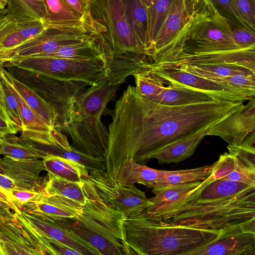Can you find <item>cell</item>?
<instances>
[{"label": "cell", "mask_w": 255, "mask_h": 255, "mask_svg": "<svg viewBox=\"0 0 255 255\" xmlns=\"http://www.w3.org/2000/svg\"><path fill=\"white\" fill-rule=\"evenodd\" d=\"M9 72L49 103L57 119L55 128L61 129L71 120L74 103L77 96L88 86L81 81H63L33 74L13 66Z\"/></svg>", "instance_id": "obj_6"}, {"label": "cell", "mask_w": 255, "mask_h": 255, "mask_svg": "<svg viewBox=\"0 0 255 255\" xmlns=\"http://www.w3.org/2000/svg\"><path fill=\"white\" fill-rule=\"evenodd\" d=\"M82 177V187L94 194L105 204L129 217L152 205L145 193L134 185L118 184L104 170H94Z\"/></svg>", "instance_id": "obj_7"}, {"label": "cell", "mask_w": 255, "mask_h": 255, "mask_svg": "<svg viewBox=\"0 0 255 255\" xmlns=\"http://www.w3.org/2000/svg\"><path fill=\"white\" fill-rule=\"evenodd\" d=\"M207 131V135L218 136L228 143L238 145L255 132V99Z\"/></svg>", "instance_id": "obj_13"}, {"label": "cell", "mask_w": 255, "mask_h": 255, "mask_svg": "<svg viewBox=\"0 0 255 255\" xmlns=\"http://www.w3.org/2000/svg\"><path fill=\"white\" fill-rule=\"evenodd\" d=\"M0 103H1V91H0Z\"/></svg>", "instance_id": "obj_53"}, {"label": "cell", "mask_w": 255, "mask_h": 255, "mask_svg": "<svg viewBox=\"0 0 255 255\" xmlns=\"http://www.w3.org/2000/svg\"><path fill=\"white\" fill-rule=\"evenodd\" d=\"M0 199L8 204L13 209L12 202L13 200L12 195L10 192L0 187Z\"/></svg>", "instance_id": "obj_48"}, {"label": "cell", "mask_w": 255, "mask_h": 255, "mask_svg": "<svg viewBox=\"0 0 255 255\" xmlns=\"http://www.w3.org/2000/svg\"><path fill=\"white\" fill-rule=\"evenodd\" d=\"M83 208V206L68 198L48 194L44 191L38 201L24 204L14 209H17L44 221L55 223L78 218L82 213Z\"/></svg>", "instance_id": "obj_14"}, {"label": "cell", "mask_w": 255, "mask_h": 255, "mask_svg": "<svg viewBox=\"0 0 255 255\" xmlns=\"http://www.w3.org/2000/svg\"><path fill=\"white\" fill-rule=\"evenodd\" d=\"M205 130L172 142L157 150L149 157L160 164L178 163L191 157L198 145L207 135Z\"/></svg>", "instance_id": "obj_24"}, {"label": "cell", "mask_w": 255, "mask_h": 255, "mask_svg": "<svg viewBox=\"0 0 255 255\" xmlns=\"http://www.w3.org/2000/svg\"><path fill=\"white\" fill-rule=\"evenodd\" d=\"M80 16L88 32H93V19L91 13V0H65Z\"/></svg>", "instance_id": "obj_40"}, {"label": "cell", "mask_w": 255, "mask_h": 255, "mask_svg": "<svg viewBox=\"0 0 255 255\" xmlns=\"http://www.w3.org/2000/svg\"><path fill=\"white\" fill-rule=\"evenodd\" d=\"M133 76L135 88L147 99L158 95L165 88L166 81L147 65L137 70Z\"/></svg>", "instance_id": "obj_34"}, {"label": "cell", "mask_w": 255, "mask_h": 255, "mask_svg": "<svg viewBox=\"0 0 255 255\" xmlns=\"http://www.w3.org/2000/svg\"><path fill=\"white\" fill-rule=\"evenodd\" d=\"M11 210L0 208V255H39Z\"/></svg>", "instance_id": "obj_16"}, {"label": "cell", "mask_w": 255, "mask_h": 255, "mask_svg": "<svg viewBox=\"0 0 255 255\" xmlns=\"http://www.w3.org/2000/svg\"><path fill=\"white\" fill-rule=\"evenodd\" d=\"M202 181L161 185L152 189L154 197L150 198L152 205L146 209L147 212L153 216L160 215L171 209L179 202L197 190Z\"/></svg>", "instance_id": "obj_21"}, {"label": "cell", "mask_w": 255, "mask_h": 255, "mask_svg": "<svg viewBox=\"0 0 255 255\" xmlns=\"http://www.w3.org/2000/svg\"><path fill=\"white\" fill-rule=\"evenodd\" d=\"M7 5L6 1L5 0H0V5L3 8H5Z\"/></svg>", "instance_id": "obj_51"}, {"label": "cell", "mask_w": 255, "mask_h": 255, "mask_svg": "<svg viewBox=\"0 0 255 255\" xmlns=\"http://www.w3.org/2000/svg\"><path fill=\"white\" fill-rule=\"evenodd\" d=\"M43 0L47 11V27L87 30L80 16L65 0Z\"/></svg>", "instance_id": "obj_26"}, {"label": "cell", "mask_w": 255, "mask_h": 255, "mask_svg": "<svg viewBox=\"0 0 255 255\" xmlns=\"http://www.w3.org/2000/svg\"><path fill=\"white\" fill-rule=\"evenodd\" d=\"M0 88L1 104L13 122L17 130L21 133L23 130V123L16 98L9 85L0 75Z\"/></svg>", "instance_id": "obj_36"}, {"label": "cell", "mask_w": 255, "mask_h": 255, "mask_svg": "<svg viewBox=\"0 0 255 255\" xmlns=\"http://www.w3.org/2000/svg\"><path fill=\"white\" fill-rule=\"evenodd\" d=\"M241 101L218 99L186 106L156 103L128 85L116 102L109 126V140L104 160L111 178L131 158L142 164L162 147L208 130L244 106Z\"/></svg>", "instance_id": "obj_1"}, {"label": "cell", "mask_w": 255, "mask_h": 255, "mask_svg": "<svg viewBox=\"0 0 255 255\" xmlns=\"http://www.w3.org/2000/svg\"><path fill=\"white\" fill-rule=\"evenodd\" d=\"M0 187L8 191L18 189L11 179L0 172Z\"/></svg>", "instance_id": "obj_47"}, {"label": "cell", "mask_w": 255, "mask_h": 255, "mask_svg": "<svg viewBox=\"0 0 255 255\" xmlns=\"http://www.w3.org/2000/svg\"><path fill=\"white\" fill-rule=\"evenodd\" d=\"M213 166V164L189 169L161 170L160 176L156 180L153 188L161 185H174L204 180L211 174Z\"/></svg>", "instance_id": "obj_33"}, {"label": "cell", "mask_w": 255, "mask_h": 255, "mask_svg": "<svg viewBox=\"0 0 255 255\" xmlns=\"http://www.w3.org/2000/svg\"><path fill=\"white\" fill-rule=\"evenodd\" d=\"M0 155L17 160L42 159L44 157L29 140L16 134L0 138Z\"/></svg>", "instance_id": "obj_29"}, {"label": "cell", "mask_w": 255, "mask_h": 255, "mask_svg": "<svg viewBox=\"0 0 255 255\" xmlns=\"http://www.w3.org/2000/svg\"><path fill=\"white\" fill-rule=\"evenodd\" d=\"M47 27L45 23L41 20H33L18 24L17 29L21 44L39 34Z\"/></svg>", "instance_id": "obj_43"}, {"label": "cell", "mask_w": 255, "mask_h": 255, "mask_svg": "<svg viewBox=\"0 0 255 255\" xmlns=\"http://www.w3.org/2000/svg\"><path fill=\"white\" fill-rule=\"evenodd\" d=\"M83 189L87 199L81 215L73 221L55 223L88 242L100 255H125L121 225L123 216L86 188Z\"/></svg>", "instance_id": "obj_4"}, {"label": "cell", "mask_w": 255, "mask_h": 255, "mask_svg": "<svg viewBox=\"0 0 255 255\" xmlns=\"http://www.w3.org/2000/svg\"><path fill=\"white\" fill-rule=\"evenodd\" d=\"M172 0H156L147 8L148 16L147 38L151 58L153 41L166 17Z\"/></svg>", "instance_id": "obj_35"}, {"label": "cell", "mask_w": 255, "mask_h": 255, "mask_svg": "<svg viewBox=\"0 0 255 255\" xmlns=\"http://www.w3.org/2000/svg\"><path fill=\"white\" fill-rule=\"evenodd\" d=\"M46 178L44 191L46 193L64 197L82 206L85 204L87 199L83 189L82 182H72L49 172Z\"/></svg>", "instance_id": "obj_32"}, {"label": "cell", "mask_w": 255, "mask_h": 255, "mask_svg": "<svg viewBox=\"0 0 255 255\" xmlns=\"http://www.w3.org/2000/svg\"><path fill=\"white\" fill-rule=\"evenodd\" d=\"M7 65L53 79L84 82L89 85H96L105 80L109 71L104 57L76 59L33 56Z\"/></svg>", "instance_id": "obj_5"}, {"label": "cell", "mask_w": 255, "mask_h": 255, "mask_svg": "<svg viewBox=\"0 0 255 255\" xmlns=\"http://www.w3.org/2000/svg\"><path fill=\"white\" fill-rule=\"evenodd\" d=\"M210 64H237L255 70V50L233 49L195 54L180 52L167 62L153 65Z\"/></svg>", "instance_id": "obj_18"}, {"label": "cell", "mask_w": 255, "mask_h": 255, "mask_svg": "<svg viewBox=\"0 0 255 255\" xmlns=\"http://www.w3.org/2000/svg\"><path fill=\"white\" fill-rule=\"evenodd\" d=\"M221 179L255 187V169L251 168L236 157V166L234 170Z\"/></svg>", "instance_id": "obj_39"}, {"label": "cell", "mask_w": 255, "mask_h": 255, "mask_svg": "<svg viewBox=\"0 0 255 255\" xmlns=\"http://www.w3.org/2000/svg\"><path fill=\"white\" fill-rule=\"evenodd\" d=\"M32 144L39 149L44 156L52 155L76 161L83 165L88 169L89 172L94 170L106 171L104 160L84 154L72 147L69 143L65 145L58 144L46 145L33 143Z\"/></svg>", "instance_id": "obj_28"}, {"label": "cell", "mask_w": 255, "mask_h": 255, "mask_svg": "<svg viewBox=\"0 0 255 255\" xmlns=\"http://www.w3.org/2000/svg\"><path fill=\"white\" fill-rule=\"evenodd\" d=\"M42 160L45 171L72 182L81 183L82 176L89 173L83 165L59 156L47 155Z\"/></svg>", "instance_id": "obj_31"}, {"label": "cell", "mask_w": 255, "mask_h": 255, "mask_svg": "<svg viewBox=\"0 0 255 255\" xmlns=\"http://www.w3.org/2000/svg\"><path fill=\"white\" fill-rule=\"evenodd\" d=\"M18 132L5 109L0 103V138L9 134Z\"/></svg>", "instance_id": "obj_45"}, {"label": "cell", "mask_w": 255, "mask_h": 255, "mask_svg": "<svg viewBox=\"0 0 255 255\" xmlns=\"http://www.w3.org/2000/svg\"><path fill=\"white\" fill-rule=\"evenodd\" d=\"M18 24L6 14H0V40L11 33Z\"/></svg>", "instance_id": "obj_46"}, {"label": "cell", "mask_w": 255, "mask_h": 255, "mask_svg": "<svg viewBox=\"0 0 255 255\" xmlns=\"http://www.w3.org/2000/svg\"><path fill=\"white\" fill-rule=\"evenodd\" d=\"M7 83L16 98L19 109L23 123L21 135L33 143L46 145L58 144V140L53 134L54 128L50 127L31 109L14 88Z\"/></svg>", "instance_id": "obj_20"}, {"label": "cell", "mask_w": 255, "mask_h": 255, "mask_svg": "<svg viewBox=\"0 0 255 255\" xmlns=\"http://www.w3.org/2000/svg\"><path fill=\"white\" fill-rule=\"evenodd\" d=\"M125 255H185L214 240L220 232L172 225L146 209L121 220Z\"/></svg>", "instance_id": "obj_2"}, {"label": "cell", "mask_w": 255, "mask_h": 255, "mask_svg": "<svg viewBox=\"0 0 255 255\" xmlns=\"http://www.w3.org/2000/svg\"><path fill=\"white\" fill-rule=\"evenodd\" d=\"M44 191V189L42 191L18 189L9 191L13 197L12 202L13 209L15 208L19 207L24 204L38 201L43 195Z\"/></svg>", "instance_id": "obj_42"}, {"label": "cell", "mask_w": 255, "mask_h": 255, "mask_svg": "<svg viewBox=\"0 0 255 255\" xmlns=\"http://www.w3.org/2000/svg\"><path fill=\"white\" fill-rule=\"evenodd\" d=\"M92 37L91 34L83 29L47 27L39 34L0 58V62L3 65L14 64L25 58L50 53L60 47Z\"/></svg>", "instance_id": "obj_9"}, {"label": "cell", "mask_w": 255, "mask_h": 255, "mask_svg": "<svg viewBox=\"0 0 255 255\" xmlns=\"http://www.w3.org/2000/svg\"><path fill=\"white\" fill-rule=\"evenodd\" d=\"M213 4L223 16L237 26L245 27L255 32L244 18L234 0H211Z\"/></svg>", "instance_id": "obj_37"}, {"label": "cell", "mask_w": 255, "mask_h": 255, "mask_svg": "<svg viewBox=\"0 0 255 255\" xmlns=\"http://www.w3.org/2000/svg\"><path fill=\"white\" fill-rule=\"evenodd\" d=\"M0 75L17 92L29 107L54 128L57 115L52 106L32 88L14 77L0 62Z\"/></svg>", "instance_id": "obj_22"}, {"label": "cell", "mask_w": 255, "mask_h": 255, "mask_svg": "<svg viewBox=\"0 0 255 255\" xmlns=\"http://www.w3.org/2000/svg\"><path fill=\"white\" fill-rule=\"evenodd\" d=\"M155 216L174 225L220 232L255 219V188L216 200L184 201Z\"/></svg>", "instance_id": "obj_3"}, {"label": "cell", "mask_w": 255, "mask_h": 255, "mask_svg": "<svg viewBox=\"0 0 255 255\" xmlns=\"http://www.w3.org/2000/svg\"><path fill=\"white\" fill-rule=\"evenodd\" d=\"M119 86L111 84L107 78L96 85L87 87L74 103L71 120L86 116L101 118Z\"/></svg>", "instance_id": "obj_17"}, {"label": "cell", "mask_w": 255, "mask_h": 255, "mask_svg": "<svg viewBox=\"0 0 255 255\" xmlns=\"http://www.w3.org/2000/svg\"><path fill=\"white\" fill-rule=\"evenodd\" d=\"M233 39L238 47L244 50H255V33L241 26L232 29Z\"/></svg>", "instance_id": "obj_41"}, {"label": "cell", "mask_w": 255, "mask_h": 255, "mask_svg": "<svg viewBox=\"0 0 255 255\" xmlns=\"http://www.w3.org/2000/svg\"><path fill=\"white\" fill-rule=\"evenodd\" d=\"M0 208H8L12 210V207L7 203L0 199Z\"/></svg>", "instance_id": "obj_50"}, {"label": "cell", "mask_w": 255, "mask_h": 255, "mask_svg": "<svg viewBox=\"0 0 255 255\" xmlns=\"http://www.w3.org/2000/svg\"><path fill=\"white\" fill-rule=\"evenodd\" d=\"M6 14L18 24L41 20L47 24V11L43 0H5Z\"/></svg>", "instance_id": "obj_27"}, {"label": "cell", "mask_w": 255, "mask_h": 255, "mask_svg": "<svg viewBox=\"0 0 255 255\" xmlns=\"http://www.w3.org/2000/svg\"><path fill=\"white\" fill-rule=\"evenodd\" d=\"M156 0H141V2L146 7V9L152 3H153Z\"/></svg>", "instance_id": "obj_49"}, {"label": "cell", "mask_w": 255, "mask_h": 255, "mask_svg": "<svg viewBox=\"0 0 255 255\" xmlns=\"http://www.w3.org/2000/svg\"><path fill=\"white\" fill-rule=\"evenodd\" d=\"M179 68L191 73L211 79L223 78L236 74H255V70L248 67L232 64L159 65Z\"/></svg>", "instance_id": "obj_30"}, {"label": "cell", "mask_w": 255, "mask_h": 255, "mask_svg": "<svg viewBox=\"0 0 255 255\" xmlns=\"http://www.w3.org/2000/svg\"><path fill=\"white\" fill-rule=\"evenodd\" d=\"M148 99L165 105L186 106L223 99L202 90L183 86L171 85L165 87L159 94Z\"/></svg>", "instance_id": "obj_23"}, {"label": "cell", "mask_w": 255, "mask_h": 255, "mask_svg": "<svg viewBox=\"0 0 255 255\" xmlns=\"http://www.w3.org/2000/svg\"><path fill=\"white\" fill-rule=\"evenodd\" d=\"M0 14H6V8H3L0 5Z\"/></svg>", "instance_id": "obj_52"}, {"label": "cell", "mask_w": 255, "mask_h": 255, "mask_svg": "<svg viewBox=\"0 0 255 255\" xmlns=\"http://www.w3.org/2000/svg\"><path fill=\"white\" fill-rule=\"evenodd\" d=\"M45 170L42 160H17L4 156L0 158V172L11 179L18 189L43 190L46 177L40 176Z\"/></svg>", "instance_id": "obj_15"}, {"label": "cell", "mask_w": 255, "mask_h": 255, "mask_svg": "<svg viewBox=\"0 0 255 255\" xmlns=\"http://www.w3.org/2000/svg\"><path fill=\"white\" fill-rule=\"evenodd\" d=\"M60 130L70 137L72 147L91 157L105 160L109 133L101 118L86 116L73 118Z\"/></svg>", "instance_id": "obj_10"}, {"label": "cell", "mask_w": 255, "mask_h": 255, "mask_svg": "<svg viewBox=\"0 0 255 255\" xmlns=\"http://www.w3.org/2000/svg\"><path fill=\"white\" fill-rule=\"evenodd\" d=\"M241 14L255 31V0H234Z\"/></svg>", "instance_id": "obj_44"}, {"label": "cell", "mask_w": 255, "mask_h": 255, "mask_svg": "<svg viewBox=\"0 0 255 255\" xmlns=\"http://www.w3.org/2000/svg\"><path fill=\"white\" fill-rule=\"evenodd\" d=\"M127 21L137 41L150 57L147 38V9L141 0H121Z\"/></svg>", "instance_id": "obj_25"}, {"label": "cell", "mask_w": 255, "mask_h": 255, "mask_svg": "<svg viewBox=\"0 0 255 255\" xmlns=\"http://www.w3.org/2000/svg\"><path fill=\"white\" fill-rule=\"evenodd\" d=\"M21 216L43 236L56 240L78 252L80 255H100L91 245L56 223H52L37 218L17 209Z\"/></svg>", "instance_id": "obj_19"}, {"label": "cell", "mask_w": 255, "mask_h": 255, "mask_svg": "<svg viewBox=\"0 0 255 255\" xmlns=\"http://www.w3.org/2000/svg\"><path fill=\"white\" fill-rule=\"evenodd\" d=\"M202 0H173L151 50L152 64L168 61L174 45L199 9Z\"/></svg>", "instance_id": "obj_8"}, {"label": "cell", "mask_w": 255, "mask_h": 255, "mask_svg": "<svg viewBox=\"0 0 255 255\" xmlns=\"http://www.w3.org/2000/svg\"><path fill=\"white\" fill-rule=\"evenodd\" d=\"M227 84L251 99L255 96V74H236L213 79Z\"/></svg>", "instance_id": "obj_38"}, {"label": "cell", "mask_w": 255, "mask_h": 255, "mask_svg": "<svg viewBox=\"0 0 255 255\" xmlns=\"http://www.w3.org/2000/svg\"><path fill=\"white\" fill-rule=\"evenodd\" d=\"M255 255V219L222 230L212 241L185 255Z\"/></svg>", "instance_id": "obj_11"}, {"label": "cell", "mask_w": 255, "mask_h": 255, "mask_svg": "<svg viewBox=\"0 0 255 255\" xmlns=\"http://www.w3.org/2000/svg\"><path fill=\"white\" fill-rule=\"evenodd\" d=\"M171 85H179L202 90L231 101L251 100L231 86L189 72L184 69L168 66L147 65Z\"/></svg>", "instance_id": "obj_12"}]
</instances>
